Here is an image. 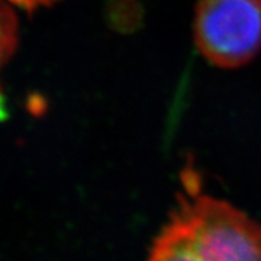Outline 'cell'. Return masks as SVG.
I'll use <instances>...</instances> for the list:
<instances>
[{
	"instance_id": "1",
	"label": "cell",
	"mask_w": 261,
	"mask_h": 261,
	"mask_svg": "<svg viewBox=\"0 0 261 261\" xmlns=\"http://www.w3.org/2000/svg\"><path fill=\"white\" fill-rule=\"evenodd\" d=\"M187 193L157 237L148 261H261V226L216 197Z\"/></svg>"
},
{
	"instance_id": "2",
	"label": "cell",
	"mask_w": 261,
	"mask_h": 261,
	"mask_svg": "<svg viewBox=\"0 0 261 261\" xmlns=\"http://www.w3.org/2000/svg\"><path fill=\"white\" fill-rule=\"evenodd\" d=\"M195 39L212 64L235 68L261 51V0H199Z\"/></svg>"
},
{
	"instance_id": "3",
	"label": "cell",
	"mask_w": 261,
	"mask_h": 261,
	"mask_svg": "<svg viewBox=\"0 0 261 261\" xmlns=\"http://www.w3.org/2000/svg\"><path fill=\"white\" fill-rule=\"evenodd\" d=\"M18 44V19L6 0H0V71Z\"/></svg>"
},
{
	"instance_id": "4",
	"label": "cell",
	"mask_w": 261,
	"mask_h": 261,
	"mask_svg": "<svg viewBox=\"0 0 261 261\" xmlns=\"http://www.w3.org/2000/svg\"><path fill=\"white\" fill-rule=\"evenodd\" d=\"M12 3L18 5L20 8H27V9H32V8H37V6H45L49 5L56 0H9Z\"/></svg>"
}]
</instances>
